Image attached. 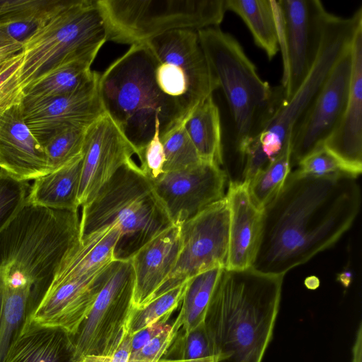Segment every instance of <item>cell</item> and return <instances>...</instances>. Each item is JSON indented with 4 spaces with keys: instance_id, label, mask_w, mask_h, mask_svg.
<instances>
[{
    "instance_id": "obj_26",
    "label": "cell",
    "mask_w": 362,
    "mask_h": 362,
    "mask_svg": "<svg viewBox=\"0 0 362 362\" xmlns=\"http://www.w3.org/2000/svg\"><path fill=\"white\" fill-rule=\"evenodd\" d=\"M97 54L94 52L57 67L25 89L23 100H37L69 95L96 84L100 73L90 67Z\"/></svg>"
},
{
    "instance_id": "obj_15",
    "label": "cell",
    "mask_w": 362,
    "mask_h": 362,
    "mask_svg": "<svg viewBox=\"0 0 362 362\" xmlns=\"http://www.w3.org/2000/svg\"><path fill=\"white\" fill-rule=\"evenodd\" d=\"M226 180L221 166L202 160L184 170L163 173L153 183L173 224L180 226L225 197Z\"/></svg>"
},
{
    "instance_id": "obj_1",
    "label": "cell",
    "mask_w": 362,
    "mask_h": 362,
    "mask_svg": "<svg viewBox=\"0 0 362 362\" xmlns=\"http://www.w3.org/2000/svg\"><path fill=\"white\" fill-rule=\"evenodd\" d=\"M357 176H313L291 171L262 209L260 241L252 268L284 276L334 245L351 228L361 205Z\"/></svg>"
},
{
    "instance_id": "obj_30",
    "label": "cell",
    "mask_w": 362,
    "mask_h": 362,
    "mask_svg": "<svg viewBox=\"0 0 362 362\" xmlns=\"http://www.w3.org/2000/svg\"><path fill=\"white\" fill-rule=\"evenodd\" d=\"M228 11L238 15L250 30L256 45L272 60L279 50L271 0H226Z\"/></svg>"
},
{
    "instance_id": "obj_18",
    "label": "cell",
    "mask_w": 362,
    "mask_h": 362,
    "mask_svg": "<svg viewBox=\"0 0 362 362\" xmlns=\"http://www.w3.org/2000/svg\"><path fill=\"white\" fill-rule=\"evenodd\" d=\"M24 120L40 144L70 127H89L104 112L98 82L82 90L37 100H23Z\"/></svg>"
},
{
    "instance_id": "obj_47",
    "label": "cell",
    "mask_w": 362,
    "mask_h": 362,
    "mask_svg": "<svg viewBox=\"0 0 362 362\" xmlns=\"http://www.w3.org/2000/svg\"><path fill=\"white\" fill-rule=\"evenodd\" d=\"M127 362H147V361H141V360H137V359H129V358Z\"/></svg>"
},
{
    "instance_id": "obj_41",
    "label": "cell",
    "mask_w": 362,
    "mask_h": 362,
    "mask_svg": "<svg viewBox=\"0 0 362 362\" xmlns=\"http://www.w3.org/2000/svg\"><path fill=\"white\" fill-rule=\"evenodd\" d=\"M136 155L140 160V169L152 181L164 173L165 154L159 129L156 130L153 138Z\"/></svg>"
},
{
    "instance_id": "obj_39",
    "label": "cell",
    "mask_w": 362,
    "mask_h": 362,
    "mask_svg": "<svg viewBox=\"0 0 362 362\" xmlns=\"http://www.w3.org/2000/svg\"><path fill=\"white\" fill-rule=\"evenodd\" d=\"M182 326V317L179 314L173 325L167 324L162 332L151 339L140 350L131 354L129 358L147 362H158L163 358Z\"/></svg>"
},
{
    "instance_id": "obj_11",
    "label": "cell",
    "mask_w": 362,
    "mask_h": 362,
    "mask_svg": "<svg viewBox=\"0 0 362 362\" xmlns=\"http://www.w3.org/2000/svg\"><path fill=\"white\" fill-rule=\"evenodd\" d=\"M134 274L129 259L110 263L105 283L92 308L72 335L78 361L87 356L110 357L127 330L133 310Z\"/></svg>"
},
{
    "instance_id": "obj_32",
    "label": "cell",
    "mask_w": 362,
    "mask_h": 362,
    "mask_svg": "<svg viewBox=\"0 0 362 362\" xmlns=\"http://www.w3.org/2000/svg\"><path fill=\"white\" fill-rule=\"evenodd\" d=\"M291 171L290 140L277 157L245 182L255 205L262 210L279 192Z\"/></svg>"
},
{
    "instance_id": "obj_22",
    "label": "cell",
    "mask_w": 362,
    "mask_h": 362,
    "mask_svg": "<svg viewBox=\"0 0 362 362\" xmlns=\"http://www.w3.org/2000/svg\"><path fill=\"white\" fill-rule=\"evenodd\" d=\"M229 208V250L227 269L252 268L262 228V210L252 202L247 184L230 182L226 194Z\"/></svg>"
},
{
    "instance_id": "obj_24",
    "label": "cell",
    "mask_w": 362,
    "mask_h": 362,
    "mask_svg": "<svg viewBox=\"0 0 362 362\" xmlns=\"http://www.w3.org/2000/svg\"><path fill=\"white\" fill-rule=\"evenodd\" d=\"M120 237L119 226L114 225L81 239L68 252L52 280L81 277L109 264L115 259Z\"/></svg>"
},
{
    "instance_id": "obj_7",
    "label": "cell",
    "mask_w": 362,
    "mask_h": 362,
    "mask_svg": "<svg viewBox=\"0 0 362 362\" xmlns=\"http://www.w3.org/2000/svg\"><path fill=\"white\" fill-rule=\"evenodd\" d=\"M362 25V7L349 18L327 13L317 55L296 93L285 101L267 127L243 151L244 173L250 177L266 168L291 139L292 132L322 88L331 70L351 47Z\"/></svg>"
},
{
    "instance_id": "obj_35",
    "label": "cell",
    "mask_w": 362,
    "mask_h": 362,
    "mask_svg": "<svg viewBox=\"0 0 362 362\" xmlns=\"http://www.w3.org/2000/svg\"><path fill=\"white\" fill-rule=\"evenodd\" d=\"M186 284L187 282L163 293L141 308H133L127 333L134 335L165 314L172 313L182 302Z\"/></svg>"
},
{
    "instance_id": "obj_9",
    "label": "cell",
    "mask_w": 362,
    "mask_h": 362,
    "mask_svg": "<svg viewBox=\"0 0 362 362\" xmlns=\"http://www.w3.org/2000/svg\"><path fill=\"white\" fill-rule=\"evenodd\" d=\"M107 41L133 45L180 29L218 28L226 0H96Z\"/></svg>"
},
{
    "instance_id": "obj_48",
    "label": "cell",
    "mask_w": 362,
    "mask_h": 362,
    "mask_svg": "<svg viewBox=\"0 0 362 362\" xmlns=\"http://www.w3.org/2000/svg\"><path fill=\"white\" fill-rule=\"evenodd\" d=\"M2 64H3V63H2ZM0 64V67H1V64Z\"/></svg>"
},
{
    "instance_id": "obj_3",
    "label": "cell",
    "mask_w": 362,
    "mask_h": 362,
    "mask_svg": "<svg viewBox=\"0 0 362 362\" xmlns=\"http://www.w3.org/2000/svg\"><path fill=\"white\" fill-rule=\"evenodd\" d=\"M155 57L146 43L131 45L98 80L105 112L136 148V153L153 138L160 137L189 115L159 88L154 76Z\"/></svg>"
},
{
    "instance_id": "obj_37",
    "label": "cell",
    "mask_w": 362,
    "mask_h": 362,
    "mask_svg": "<svg viewBox=\"0 0 362 362\" xmlns=\"http://www.w3.org/2000/svg\"><path fill=\"white\" fill-rule=\"evenodd\" d=\"M30 185L0 170V233L23 206Z\"/></svg>"
},
{
    "instance_id": "obj_46",
    "label": "cell",
    "mask_w": 362,
    "mask_h": 362,
    "mask_svg": "<svg viewBox=\"0 0 362 362\" xmlns=\"http://www.w3.org/2000/svg\"><path fill=\"white\" fill-rule=\"evenodd\" d=\"M158 362H183L182 360H169L161 358Z\"/></svg>"
},
{
    "instance_id": "obj_6",
    "label": "cell",
    "mask_w": 362,
    "mask_h": 362,
    "mask_svg": "<svg viewBox=\"0 0 362 362\" xmlns=\"http://www.w3.org/2000/svg\"><path fill=\"white\" fill-rule=\"evenodd\" d=\"M79 240L78 211L25 202L0 233V269L15 272L28 280L40 302L62 260Z\"/></svg>"
},
{
    "instance_id": "obj_14",
    "label": "cell",
    "mask_w": 362,
    "mask_h": 362,
    "mask_svg": "<svg viewBox=\"0 0 362 362\" xmlns=\"http://www.w3.org/2000/svg\"><path fill=\"white\" fill-rule=\"evenodd\" d=\"M351 75L350 47L337 62L292 132L291 167L322 147L337 128L347 102Z\"/></svg>"
},
{
    "instance_id": "obj_31",
    "label": "cell",
    "mask_w": 362,
    "mask_h": 362,
    "mask_svg": "<svg viewBox=\"0 0 362 362\" xmlns=\"http://www.w3.org/2000/svg\"><path fill=\"white\" fill-rule=\"evenodd\" d=\"M223 269L216 268L200 273L187 281L180 315L181 329L189 332L203 323L212 292Z\"/></svg>"
},
{
    "instance_id": "obj_25",
    "label": "cell",
    "mask_w": 362,
    "mask_h": 362,
    "mask_svg": "<svg viewBox=\"0 0 362 362\" xmlns=\"http://www.w3.org/2000/svg\"><path fill=\"white\" fill-rule=\"evenodd\" d=\"M83 154L34 180L25 202L56 210L78 211Z\"/></svg>"
},
{
    "instance_id": "obj_23",
    "label": "cell",
    "mask_w": 362,
    "mask_h": 362,
    "mask_svg": "<svg viewBox=\"0 0 362 362\" xmlns=\"http://www.w3.org/2000/svg\"><path fill=\"white\" fill-rule=\"evenodd\" d=\"M3 362H77L72 335L60 327L27 322Z\"/></svg>"
},
{
    "instance_id": "obj_12",
    "label": "cell",
    "mask_w": 362,
    "mask_h": 362,
    "mask_svg": "<svg viewBox=\"0 0 362 362\" xmlns=\"http://www.w3.org/2000/svg\"><path fill=\"white\" fill-rule=\"evenodd\" d=\"M229 216L225 196L180 226L181 247L175 266L155 298L200 273L226 268Z\"/></svg>"
},
{
    "instance_id": "obj_28",
    "label": "cell",
    "mask_w": 362,
    "mask_h": 362,
    "mask_svg": "<svg viewBox=\"0 0 362 362\" xmlns=\"http://www.w3.org/2000/svg\"><path fill=\"white\" fill-rule=\"evenodd\" d=\"M184 127L201 160L221 166L223 164L221 117L213 95L192 111L185 118Z\"/></svg>"
},
{
    "instance_id": "obj_19",
    "label": "cell",
    "mask_w": 362,
    "mask_h": 362,
    "mask_svg": "<svg viewBox=\"0 0 362 362\" xmlns=\"http://www.w3.org/2000/svg\"><path fill=\"white\" fill-rule=\"evenodd\" d=\"M351 75L347 102L341 119L323 146L355 176L362 172V25L351 46Z\"/></svg>"
},
{
    "instance_id": "obj_17",
    "label": "cell",
    "mask_w": 362,
    "mask_h": 362,
    "mask_svg": "<svg viewBox=\"0 0 362 362\" xmlns=\"http://www.w3.org/2000/svg\"><path fill=\"white\" fill-rule=\"evenodd\" d=\"M136 155V148L104 112L88 127L83 151L78 203L89 202L124 164Z\"/></svg>"
},
{
    "instance_id": "obj_10",
    "label": "cell",
    "mask_w": 362,
    "mask_h": 362,
    "mask_svg": "<svg viewBox=\"0 0 362 362\" xmlns=\"http://www.w3.org/2000/svg\"><path fill=\"white\" fill-rule=\"evenodd\" d=\"M144 43L155 57L154 76L159 88L188 115L218 88L197 31L174 30Z\"/></svg>"
},
{
    "instance_id": "obj_13",
    "label": "cell",
    "mask_w": 362,
    "mask_h": 362,
    "mask_svg": "<svg viewBox=\"0 0 362 362\" xmlns=\"http://www.w3.org/2000/svg\"><path fill=\"white\" fill-rule=\"evenodd\" d=\"M279 3L284 21L281 86L287 101L315 62L328 12L319 0H279Z\"/></svg>"
},
{
    "instance_id": "obj_36",
    "label": "cell",
    "mask_w": 362,
    "mask_h": 362,
    "mask_svg": "<svg viewBox=\"0 0 362 362\" xmlns=\"http://www.w3.org/2000/svg\"><path fill=\"white\" fill-rule=\"evenodd\" d=\"M206 357H212V355L202 323L189 332L180 328L162 358L194 360Z\"/></svg>"
},
{
    "instance_id": "obj_40",
    "label": "cell",
    "mask_w": 362,
    "mask_h": 362,
    "mask_svg": "<svg viewBox=\"0 0 362 362\" xmlns=\"http://www.w3.org/2000/svg\"><path fill=\"white\" fill-rule=\"evenodd\" d=\"M298 166L296 170L299 172L313 176H327L346 172L339 160L323 146L303 158Z\"/></svg>"
},
{
    "instance_id": "obj_27",
    "label": "cell",
    "mask_w": 362,
    "mask_h": 362,
    "mask_svg": "<svg viewBox=\"0 0 362 362\" xmlns=\"http://www.w3.org/2000/svg\"><path fill=\"white\" fill-rule=\"evenodd\" d=\"M37 304L33 286L13 284L0 276V362L4 361Z\"/></svg>"
},
{
    "instance_id": "obj_42",
    "label": "cell",
    "mask_w": 362,
    "mask_h": 362,
    "mask_svg": "<svg viewBox=\"0 0 362 362\" xmlns=\"http://www.w3.org/2000/svg\"><path fill=\"white\" fill-rule=\"evenodd\" d=\"M172 313H167L156 322L140 330L134 335H131V354L140 350L151 339L163 330Z\"/></svg>"
},
{
    "instance_id": "obj_20",
    "label": "cell",
    "mask_w": 362,
    "mask_h": 362,
    "mask_svg": "<svg viewBox=\"0 0 362 362\" xmlns=\"http://www.w3.org/2000/svg\"><path fill=\"white\" fill-rule=\"evenodd\" d=\"M0 170L24 182L52 172L43 147L24 120L22 103L0 117Z\"/></svg>"
},
{
    "instance_id": "obj_2",
    "label": "cell",
    "mask_w": 362,
    "mask_h": 362,
    "mask_svg": "<svg viewBox=\"0 0 362 362\" xmlns=\"http://www.w3.org/2000/svg\"><path fill=\"white\" fill-rule=\"evenodd\" d=\"M284 276L223 269L203 325L214 362H262L279 314Z\"/></svg>"
},
{
    "instance_id": "obj_43",
    "label": "cell",
    "mask_w": 362,
    "mask_h": 362,
    "mask_svg": "<svg viewBox=\"0 0 362 362\" xmlns=\"http://www.w3.org/2000/svg\"><path fill=\"white\" fill-rule=\"evenodd\" d=\"M131 337L127 332L120 345L110 357L87 356L77 362H127L131 353Z\"/></svg>"
},
{
    "instance_id": "obj_29",
    "label": "cell",
    "mask_w": 362,
    "mask_h": 362,
    "mask_svg": "<svg viewBox=\"0 0 362 362\" xmlns=\"http://www.w3.org/2000/svg\"><path fill=\"white\" fill-rule=\"evenodd\" d=\"M64 0H0V33L23 43Z\"/></svg>"
},
{
    "instance_id": "obj_8",
    "label": "cell",
    "mask_w": 362,
    "mask_h": 362,
    "mask_svg": "<svg viewBox=\"0 0 362 362\" xmlns=\"http://www.w3.org/2000/svg\"><path fill=\"white\" fill-rule=\"evenodd\" d=\"M106 41L96 0H64L23 45V90L66 62L98 53Z\"/></svg>"
},
{
    "instance_id": "obj_4",
    "label": "cell",
    "mask_w": 362,
    "mask_h": 362,
    "mask_svg": "<svg viewBox=\"0 0 362 362\" xmlns=\"http://www.w3.org/2000/svg\"><path fill=\"white\" fill-rule=\"evenodd\" d=\"M200 45L227 100L233 144L239 156L270 124L286 101L283 86L258 74L239 42L218 28L197 31Z\"/></svg>"
},
{
    "instance_id": "obj_16",
    "label": "cell",
    "mask_w": 362,
    "mask_h": 362,
    "mask_svg": "<svg viewBox=\"0 0 362 362\" xmlns=\"http://www.w3.org/2000/svg\"><path fill=\"white\" fill-rule=\"evenodd\" d=\"M110 263L81 277L52 280L27 322L60 327L74 335L103 287Z\"/></svg>"
},
{
    "instance_id": "obj_33",
    "label": "cell",
    "mask_w": 362,
    "mask_h": 362,
    "mask_svg": "<svg viewBox=\"0 0 362 362\" xmlns=\"http://www.w3.org/2000/svg\"><path fill=\"white\" fill-rule=\"evenodd\" d=\"M89 127H70L63 129L41 145L48 158L52 172L83 154Z\"/></svg>"
},
{
    "instance_id": "obj_38",
    "label": "cell",
    "mask_w": 362,
    "mask_h": 362,
    "mask_svg": "<svg viewBox=\"0 0 362 362\" xmlns=\"http://www.w3.org/2000/svg\"><path fill=\"white\" fill-rule=\"evenodd\" d=\"M22 62L21 51L0 67V117L11 107L23 102L24 93L19 80Z\"/></svg>"
},
{
    "instance_id": "obj_34",
    "label": "cell",
    "mask_w": 362,
    "mask_h": 362,
    "mask_svg": "<svg viewBox=\"0 0 362 362\" xmlns=\"http://www.w3.org/2000/svg\"><path fill=\"white\" fill-rule=\"evenodd\" d=\"M185 119L160 137L165 154L164 173L184 170L202 161L185 129Z\"/></svg>"
},
{
    "instance_id": "obj_21",
    "label": "cell",
    "mask_w": 362,
    "mask_h": 362,
    "mask_svg": "<svg viewBox=\"0 0 362 362\" xmlns=\"http://www.w3.org/2000/svg\"><path fill=\"white\" fill-rule=\"evenodd\" d=\"M180 247V226L173 225L129 258L134 274V308H141L155 298L173 270Z\"/></svg>"
},
{
    "instance_id": "obj_44",
    "label": "cell",
    "mask_w": 362,
    "mask_h": 362,
    "mask_svg": "<svg viewBox=\"0 0 362 362\" xmlns=\"http://www.w3.org/2000/svg\"><path fill=\"white\" fill-rule=\"evenodd\" d=\"M23 45L0 33V64L22 51Z\"/></svg>"
},
{
    "instance_id": "obj_45",
    "label": "cell",
    "mask_w": 362,
    "mask_h": 362,
    "mask_svg": "<svg viewBox=\"0 0 362 362\" xmlns=\"http://www.w3.org/2000/svg\"><path fill=\"white\" fill-rule=\"evenodd\" d=\"M352 362H362V326L360 323L352 349Z\"/></svg>"
},
{
    "instance_id": "obj_5",
    "label": "cell",
    "mask_w": 362,
    "mask_h": 362,
    "mask_svg": "<svg viewBox=\"0 0 362 362\" xmlns=\"http://www.w3.org/2000/svg\"><path fill=\"white\" fill-rule=\"evenodd\" d=\"M117 225L121 237L115 259H129L173 222L150 180L131 160L82 206L80 240Z\"/></svg>"
}]
</instances>
